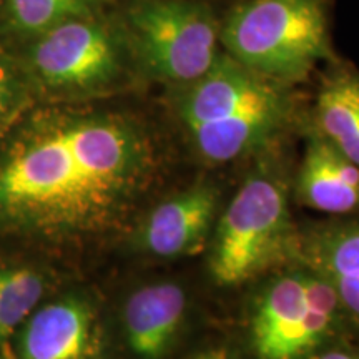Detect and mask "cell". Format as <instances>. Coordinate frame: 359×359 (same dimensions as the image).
<instances>
[{
    "instance_id": "cell-1",
    "label": "cell",
    "mask_w": 359,
    "mask_h": 359,
    "mask_svg": "<svg viewBox=\"0 0 359 359\" xmlns=\"http://www.w3.org/2000/svg\"><path fill=\"white\" fill-rule=\"evenodd\" d=\"M150 143L111 116L65 123L0 168V212L55 233L109 230L154 180Z\"/></svg>"
},
{
    "instance_id": "cell-2",
    "label": "cell",
    "mask_w": 359,
    "mask_h": 359,
    "mask_svg": "<svg viewBox=\"0 0 359 359\" xmlns=\"http://www.w3.org/2000/svg\"><path fill=\"white\" fill-rule=\"evenodd\" d=\"M175 111L201 158L228 163L280 132L288 120L290 98L283 83L219 53L206 74L180 88Z\"/></svg>"
},
{
    "instance_id": "cell-3",
    "label": "cell",
    "mask_w": 359,
    "mask_h": 359,
    "mask_svg": "<svg viewBox=\"0 0 359 359\" xmlns=\"http://www.w3.org/2000/svg\"><path fill=\"white\" fill-rule=\"evenodd\" d=\"M219 42L263 77L299 82L331 57L325 0H248L219 25Z\"/></svg>"
},
{
    "instance_id": "cell-4",
    "label": "cell",
    "mask_w": 359,
    "mask_h": 359,
    "mask_svg": "<svg viewBox=\"0 0 359 359\" xmlns=\"http://www.w3.org/2000/svg\"><path fill=\"white\" fill-rule=\"evenodd\" d=\"M293 236L285 187L269 175H255L215 223L210 275L219 286L250 281L290 255Z\"/></svg>"
},
{
    "instance_id": "cell-5",
    "label": "cell",
    "mask_w": 359,
    "mask_h": 359,
    "mask_svg": "<svg viewBox=\"0 0 359 359\" xmlns=\"http://www.w3.org/2000/svg\"><path fill=\"white\" fill-rule=\"evenodd\" d=\"M343 321L346 316L330 283L302 266L259 293L250 320L251 348L259 359H303Z\"/></svg>"
},
{
    "instance_id": "cell-6",
    "label": "cell",
    "mask_w": 359,
    "mask_h": 359,
    "mask_svg": "<svg viewBox=\"0 0 359 359\" xmlns=\"http://www.w3.org/2000/svg\"><path fill=\"white\" fill-rule=\"evenodd\" d=\"M135 47L156 79L188 85L215 64L219 25L205 4L140 0L128 13Z\"/></svg>"
},
{
    "instance_id": "cell-7",
    "label": "cell",
    "mask_w": 359,
    "mask_h": 359,
    "mask_svg": "<svg viewBox=\"0 0 359 359\" xmlns=\"http://www.w3.org/2000/svg\"><path fill=\"white\" fill-rule=\"evenodd\" d=\"M32 60L40 79L62 90L98 88L120 70L114 37L92 19L67 20L43 32Z\"/></svg>"
},
{
    "instance_id": "cell-8",
    "label": "cell",
    "mask_w": 359,
    "mask_h": 359,
    "mask_svg": "<svg viewBox=\"0 0 359 359\" xmlns=\"http://www.w3.org/2000/svg\"><path fill=\"white\" fill-rule=\"evenodd\" d=\"M219 201V190L210 183H198L170 196L143 222L138 246L163 259L200 253L210 243Z\"/></svg>"
},
{
    "instance_id": "cell-9",
    "label": "cell",
    "mask_w": 359,
    "mask_h": 359,
    "mask_svg": "<svg viewBox=\"0 0 359 359\" xmlns=\"http://www.w3.org/2000/svg\"><path fill=\"white\" fill-rule=\"evenodd\" d=\"M290 255L330 283L346 320L359 327V218L294 235Z\"/></svg>"
},
{
    "instance_id": "cell-10",
    "label": "cell",
    "mask_w": 359,
    "mask_h": 359,
    "mask_svg": "<svg viewBox=\"0 0 359 359\" xmlns=\"http://www.w3.org/2000/svg\"><path fill=\"white\" fill-rule=\"evenodd\" d=\"M100 330L87 302L67 298L35 313L20 339L22 359H95Z\"/></svg>"
},
{
    "instance_id": "cell-11",
    "label": "cell",
    "mask_w": 359,
    "mask_h": 359,
    "mask_svg": "<svg viewBox=\"0 0 359 359\" xmlns=\"http://www.w3.org/2000/svg\"><path fill=\"white\" fill-rule=\"evenodd\" d=\"M187 316V294L177 283L163 281L137 290L123 309L132 353L140 359H163L177 343Z\"/></svg>"
},
{
    "instance_id": "cell-12",
    "label": "cell",
    "mask_w": 359,
    "mask_h": 359,
    "mask_svg": "<svg viewBox=\"0 0 359 359\" xmlns=\"http://www.w3.org/2000/svg\"><path fill=\"white\" fill-rule=\"evenodd\" d=\"M298 200L316 212H359V167L314 130L304 148L296 183Z\"/></svg>"
},
{
    "instance_id": "cell-13",
    "label": "cell",
    "mask_w": 359,
    "mask_h": 359,
    "mask_svg": "<svg viewBox=\"0 0 359 359\" xmlns=\"http://www.w3.org/2000/svg\"><path fill=\"white\" fill-rule=\"evenodd\" d=\"M314 120L316 132L359 167V72H339L323 85Z\"/></svg>"
},
{
    "instance_id": "cell-14",
    "label": "cell",
    "mask_w": 359,
    "mask_h": 359,
    "mask_svg": "<svg viewBox=\"0 0 359 359\" xmlns=\"http://www.w3.org/2000/svg\"><path fill=\"white\" fill-rule=\"evenodd\" d=\"M43 286L42 276L32 269L0 266V344L35 308Z\"/></svg>"
},
{
    "instance_id": "cell-15",
    "label": "cell",
    "mask_w": 359,
    "mask_h": 359,
    "mask_svg": "<svg viewBox=\"0 0 359 359\" xmlns=\"http://www.w3.org/2000/svg\"><path fill=\"white\" fill-rule=\"evenodd\" d=\"M100 0H8L13 24L29 34H43L67 20L90 19Z\"/></svg>"
},
{
    "instance_id": "cell-16",
    "label": "cell",
    "mask_w": 359,
    "mask_h": 359,
    "mask_svg": "<svg viewBox=\"0 0 359 359\" xmlns=\"http://www.w3.org/2000/svg\"><path fill=\"white\" fill-rule=\"evenodd\" d=\"M12 98V79L6 65L0 62V115L7 110Z\"/></svg>"
},
{
    "instance_id": "cell-17",
    "label": "cell",
    "mask_w": 359,
    "mask_h": 359,
    "mask_svg": "<svg viewBox=\"0 0 359 359\" xmlns=\"http://www.w3.org/2000/svg\"><path fill=\"white\" fill-rule=\"evenodd\" d=\"M191 359H231V354L223 348H213V349H206V351L198 353Z\"/></svg>"
},
{
    "instance_id": "cell-18",
    "label": "cell",
    "mask_w": 359,
    "mask_h": 359,
    "mask_svg": "<svg viewBox=\"0 0 359 359\" xmlns=\"http://www.w3.org/2000/svg\"><path fill=\"white\" fill-rule=\"evenodd\" d=\"M316 359H359V351H341V349H336V351L321 354Z\"/></svg>"
},
{
    "instance_id": "cell-19",
    "label": "cell",
    "mask_w": 359,
    "mask_h": 359,
    "mask_svg": "<svg viewBox=\"0 0 359 359\" xmlns=\"http://www.w3.org/2000/svg\"><path fill=\"white\" fill-rule=\"evenodd\" d=\"M0 359H2V358H0Z\"/></svg>"
}]
</instances>
